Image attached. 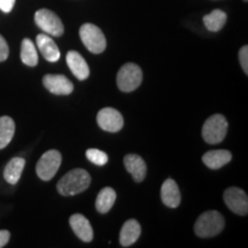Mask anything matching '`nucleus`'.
I'll use <instances>...</instances> for the list:
<instances>
[{
    "mask_svg": "<svg viewBox=\"0 0 248 248\" xmlns=\"http://www.w3.org/2000/svg\"><path fill=\"white\" fill-rule=\"evenodd\" d=\"M116 192L111 187H105L99 192L97 200H95V208L100 214H106L109 212L115 203Z\"/></svg>",
    "mask_w": 248,
    "mask_h": 248,
    "instance_id": "nucleus-19",
    "label": "nucleus"
},
{
    "mask_svg": "<svg viewBox=\"0 0 248 248\" xmlns=\"http://www.w3.org/2000/svg\"><path fill=\"white\" fill-rule=\"evenodd\" d=\"M244 1H247V0H244Z\"/></svg>",
    "mask_w": 248,
    "mask_h": 248,
    "instance_id": "nucleus-28",
    "label": "nucleus"
},
{
    "mask_svg": "<svg viewBox=\"0 0 248 248\" xmlns=\"http://www.w3.org/2000/svg\"><path fill=\"white\" fill-rule=\"evenodd\" d=\"M15 123L12 117H0V150L5 148L14 137Z\"/></svg>",
    "mask_w": 248,
    "mask_h": 248,
    "instance_id": "nucleus-20",
    "label": "nucleus"
},
{
    "mask_svg": "<svg viewBox=\"0 0 248 248\" xmlns=\"http://www.w3.org/2000/svg\"><path fill=\"white\" fill-rule=\"evenodd\" d=\"M69 224L75 234L84 243H90L93 239V229L89 219L82 214H74L69 218Z\"/></svg>",
    "mask_w": 248,
    "mask_h": 248,
    "instance_id": "nucleus-11",
    "label": "nucleus"
},
{
    "mask_svg": "<svg viewBox=\"0 0 248 248\" xmlns=\"http://www.w3.org/2000/svg\"><path fill=\"white\" fill-rule=\"evenodd\" d=\"M226 22V14L221 9H215L212 13L203 16V23L207 29L213 32L219 31L225 26Z\"/></svg>",
    "mask_w": 248,
    "mask_h": 248,
    "instance_id": "nucleus-22",
    "label": "nucleus"
},
{
    "mask_svg": "<svg viewBox=\"0 0 248 248\" xmlns=\"http://www.w3.org/2000/svg\"><path fill=\"white\" fill-rule=\"evenodd\" d=\"M21 60L29 67H35L38 63V53L35 45L29 38H24L21 44Z\"/></svg>",
    "mask_w": 248,
    "mask_h": 248,
    "instance_id": "nucleus-21",
    "label": "nucleus"
},
{
    "mask_svg": "<svg viewBox=\"0 0 248 248\" xmlns=\"http://www.w3.org/2000/svg\"><path fill=\"white\" fill-rule=\"evenodd\" d=\"M9 55V47L7 42H6L4 37L0 35V62L7 60Z\"/></svg>",
    "mask_w": 248,
    "mask_h": 248,
    "instance_id": "nucleus-25",
    "label": "nucleus"
},
{
    "mask_svg": "<svg viewBox=\"0 0 248 248\" xmlns=\"http://www.w3.org/2000/svg\"><path fill=\"white\" fill-rule=\"evenodd\" d=\"M228 132V121L221 114H215L206 120L202 126V137L208 144H219Z\"/></svg>",
    "mask_w": 248,
    "mask_h": 248,
    "instance_id": "nucleus-4",
    "label": "nucleus"
},
{
    "mask_svg": "<svg viewBox=\"0 0 248 248\" xmlns=\"http://www.w3.org/2000/svg\"><path fill=\"white\" fill-rule=\"evenodd\" d=\"M225 225L224 217L216 210L201 214L194 225V232L200 238H212L219 234Z\"/></svg>",
    "mask_w": 248,
    "mask_h": 248,
    "instance_id": "nucleus-2",
    "label": "nucleus"
},
{
    "mask_svg": "<svg viewBox=\"0 0 248 248\" xmlns=\"http://www.w3.org/2000/svg\"><path fill=\"white\" fill-rule=\"evenodd\" d=\"M79 36L85 47L92 53L100 54L106 49L107 42L104 32L94 24H83L79 29Z\"/></svg>",
    "mask_w": 248,
    "mask_h": 248,
    "instance_id": "nucleus-3",
    "label": "nucleus"
},
{
    "mask_svg": "<svg viewBox=\"0 0 248 248\" xmlns=\"http://www.w3.org/2000/svg\"><path fill=\"white\" fill-rule=\"evenodd\" d=\"M117 86L121 91L131 92L139 88L142 82V71L136 63H126L121 67L117 74Z\"/></svg>",
    "mask_w": 248,
    "mask_h": 248,
    "instance_id": "nucleus-5",
    "label": "nucleus"
},
{
    "mask_svg": "<svg viewBox=\"0 0 248 248\" xmlns=\"http://www.w3.org/2000/svg\"><path fill=\"white\" fill-rule=\"evenodd\" d=\"M161 199H162V202L170 208H176L179 206L182 201L181 192L173 179L168 178L164 181L161 187Z\"/></svg>",
    "mask_w": 248,
    "mask_h": 248,
    "instance_id": "nucleus-15",
    "label": "nucleus"
},
{
    "mask_svg": "<svg viewBox=\"0 0 248 248\" xmlns=\"http://www.w3.org/2000/svg\"><path fill=\"white\" fill-rule=\"evenodd\" d=\"M11 238V233L7 230H0V248L5 247Z\"/></svg>",
    "mask_w": 248,
    "mask_h": 248,
    "instance_id": "nucleus-27",
    "label": "nucleus"
},
{
    "mask_svg": "<svg viewBox=\"0 0 248 248\" xmlns=\"http://www.w3.org/2000/svg\"><path fill=\"white\" fill-rule=\"evenodd\" d=\"M24 166H26V160L22 159V157H13L7 163V166L5 167L4 178L6 179V182L11 185L17 184V182L21 178V175H22Z\"/></svg>",
    "mask_w": 248,
    "mask_h": 248,
    "instance_id": "nucleus-18",
    "label": "nucleus"
},
{
    "mask_svg": "<svg viewBox=\"0 0 248 248\" xmlns=\"http://www.w3.org/2000/svg\"><path fill=\"white\" fill-rule=\"evenodd\" d=\"M97 122L102 130L108 132H117L123 128V117L115 108H104L98 113Z\"/></svg>",
    "mask_w": 248,
    "mask_h": 248,
    "instance_id": "nucleus-9",
    "label": "nucleus"
},
{
    "mask_svg": "<svg viewBox=\"0 0 248 248\" xmlns=\"http://www.w3.org/2000/svg\"><path fill=\"white\" fill-rule=\"evenodd\" d=\"M37 46H38L40 53L48 62H57L61 57L60 49L55 44L54 40L46 33H40L36 38Z\"/></svg>",
    "mask_w": 248,
    "mask_h": 248,
    "instance_id": "nucleus-14",
    "label": "nucleus"
},
{
    "mask_svg": "<svg viewBox=\"0 0 248 248\" xmlns=\"http://www.w3.org/2000/svg\"><path fill=\"white\" fill-rule=\"evenodd\" d=\"M141 228L136 219H129L124 223L120 233V244L123 247H130L140 237Z\"/></svg>",
    "mask_w": 248,
    "mask_h": 248,
    "instance_id": "nucleus-16",
    "label": "nucleus"
},
{
    "mask_svg": "<svg viewBox=\"0 0 248 248\" xmlns=\"http://www.w3.org/2000/svg\"><path fill=\"white\" fill-rule=\"evenodd\" d=\"M124 166L132 176L133 181L140 183L146 177L147 167L145 161L137 154H128L123 160Z\"/></svg>",
    "mask_w": 248,
    "mask_h": 248,
    "instance_id": "nucleus-12",
    "label": "nucleus"
},
{
    "mask_svg": "<svg viewBox=\"0 0 248 248\" xmlns=\"http://www.w3.org/2000/svg\"><path fill=\"white\" fill-rule=\"evenodd\" d=\"M15 5V0H0V9L5 13H9Z\"/></svg>",
    "mask_w": 248,
    "mask_h": 248,
    "instance_id": "nucleus-26",
    "label": "nucleus"
},
{
    "mask_svg": "<svg viewBox=\"0 0 248 248\" xmlns=\"http://www.w3.org/2000/svg\"><path fill=\"white\" fill-rule=\"evenodd\" d=\"M91 176L84 169H73L58 182V192L63 197H73L89 188Z\"/></svg>",
    "mask_w": 248,
    "mask_h": 248,
    "instance_id": "nucleus-1",
    "label": "nucleus"
},
{
    "mask_svg": "<svg viewBox=\"0 0 248 248\" xmlns=\"http://www.w3.org/2000/svg\"><path fill=\"white\" fill-rule=\"evenodd\" d=\"M67 64L76 78L84 80L90 76V68L84 58L76 51H69L66 57Z\"/></svg>",
    "mask_w": 248,
    "mask_h": 248,
    "instance_id": "nucleus-13",
    "label": "nucleus"
},
{
    "mask_svg": "<svg viewBox=\"0 0 248 248\" xmlns=\"http://www.w3.org/2000/svg\"><path fill=\"white\" fill-rule=\"evenodd\" d=\"M239 61H240V66L243 68L244 73L248 74V46L245 45L240 48L239 51Z\"/></svg>",
    "mask_w": 248,
    "mask_h": 248,
    "instance_id": "nucleus-24",
    "label": "nucleus"
},
{
    "mask_svg": "<svg viewBox=\"0 0 248 248\" xmlns=\"http://www.w3.org/2000/svg\"><path fill=\"white\" fill-rule=\"evenodd\" d=\"M232 159L231 152L226 150H215L209 151L202 156L203 163L210 169H219L223 166L228 164Z\"/></svg>",
    "mask_w": 248,
    "mask_h": 248,
    "instance_id": "nucleus-17",
    "label": "nucleus"
},
{
    "mask_svg": "<svg viewBox=\"0 0 248 248\" xmlns=\"http://www.w3.org/2000/svg\"><path fill=\"white\" fill-rule=\"evenodd\" d=\"M62 156L57 150H49L42 155L36 166V172L42 181H51L61 166Z\"/></svg>",
    "mask_w": 248,
    "mask_h": 248,
    "instance_id": "nucleus-6",
    "label": "nucleus"
},
{
    "mask_svg": "<svg viewBox=\"0 0 248 248\" xmlns=\"http://www.w3.org/2000/svg\"><path fill=\"white\" fill-rule=\"evenodd\" d=\"M43 84L49 92L57 95H68L74 91V84L64 75H45Z\"/></svg>",
    "mask_w": 248,
    "mask_h": 248,
    "instance_id": "nucleus-10",
    "label": "nucleus"
},
{
    "mask_svg": "<svg viewBox=\"0 0 248 248\" xmlns=\"http://www.w3.org/2000/svg\"><path fill=\"white\" fill-rule=\"evenodd\" d=\"M36 24L47 35L60 37L63 35V24L60 17L58 16L54 12L49 11V9H39L35 14Z\"/></svg>",
    "mask_w": 248,
    "mask_h": 248,
    "instance_id": "nucleus-7",
    "label": "nucleus"
},
{
    "mask_svg": "<svg viewBox=\"0 0 248 248\" xmlns=\"http://www.w3.org/2000/svg\"><path fill=\"white\" fill-rule=\"evenodd\" d=\"M223 200L231 212L240 216L248 213V197L246 192L239 187H229L223 194Z\"/></svg>",
    "mask_w": 248,
    "mask_h": 248,
    "instance_id": "nucleus-8",
    "label": "nucleus"
},
{
    "mask_svg": "<svg viewBox=\"0 0 248 248\" xmlns=\"http://www.w3.org/2000/svg\"><path fill=\"white\" fill-rule=\"evenodd\" d=\"M85 155L89 161L97 164V166H105L108 162V155L105 152L97 150V148H90V150L86 151Z\"/></svg>",
    "mask_w": 248,
    "mask_h": 248,
    "instance_id": "nucleus-23",
    "label": "nucleus"
}]
</instances>
